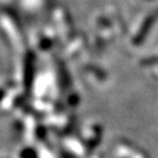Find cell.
Segmentation results:
<instances>
[{
  "mask_svg": "<svg viewBox=\"0 0 158 158\" xmlns=\"http://www.w3.org/2000/svg\"><path fill=\"white\" fill-rule=\"evenodd\" d=\"M0 32L5 35L12 45L21 46L23 42V34L18 17L11 8L0 10Z\"/></svg>",
  "mask_w": 158,
  "mask_h": 158,
  "instance_id": "1",
  "label": "cell"
},
{
  "mask_svg": "<svg viewBox=\"0 0 158 158\" xmlns=\"http://www.w3.org/2000/svg\"><path fill=\"white\" fill-rule=\"evenodd\" d=\"M17 5L27 14H38L49 6V0H18Z\"/></svg>",
  "mask_w": 158,
  "mask_h": 158,
  "instance_id": "2",
  "label": "cell"
},
{
  "mask_svg": "<svg viewBox=\"0 0 158 158\" xmlns=\"http://www.w3.org/2000/svg\"><path fill=\"white\" fill-rule=\"evenodd\" d=\"M18 0H0V10H5V8H12L13 6H15Z\"/></svg>",
  "mask_w": 158,
  "mask_h": 158,
  "instance_id": "3",
  "label": "cell"
}]
</instances>
